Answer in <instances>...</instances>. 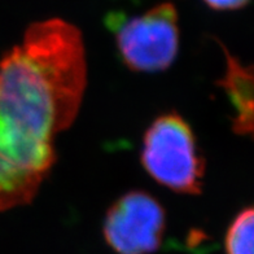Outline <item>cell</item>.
Returning a JSON list of instances; mask_svg holds the SVG:
<instances>
[{
    "mask_svg": "<svg viewBox=\"0 0 254 254\" xmlns=\"http://www.w3.org/2000/svg\"><path fill=\"white\" fill-rule=\"evenodd\" d=\"M87 83L82 34L60 18L35 22L0 63V210L29 204L73 124Z\"/></svg>",
    "mask_w": 254,
    "mask_h": 254,
    "instance_id": "1",
    "label": "cell"
},
{
    "mask_svg": "<svg viewBox=\"0 0 254 254\" xmlns=\"http://www.w3.org/2000/svg\"><path fill=\"white\" fill-rule=\"evenodd\" d=\"M141 162L154 181L179 192L197 194L204 178V161L190 127L178 114L154 121L144 136Z\"/></svg>",
    "mask_w": 254,
    "mask_h": 254,
    "instance_id": "2",
    "label": "cell"
},
{
    "mask_svg": "<svg viewBox=\"0 0 254 254\" xmlns=\"http://www.w3.org/2000/svg\"><path fill=\"white\" fill-rule=\"evenodd\" d=\"M108 25L116 35L122 60L132 70H165L177 57L179 30L173 4H158L131 18L112 13L108 16Z\"/></svg>",
    "mask_w": 254,
    "mask_h": 254,
    "instance_id": "3",
    "label": "cell"
},
{
    "mask_svg": "<svg viewBox=\"0 0 254 254\" xmlns=\"http://www.w3.org/2000/svg\"><path fill=\"white\" fill-rule=\"evenodd\" d=\"M165 211L151 194L132 190L113 205L104 222V236L118 254H151L161 245Z\"/></svg>",
    "mask_w": 254,
    "mask_h": 254,
    "instance_id": "4",
    "label": "cell"
},
{
    "mask_svg": "<svg viewBox=\"0 0 254 254\" xmlns=\"http://www.w3.org/2000/svg\"><path fill=\"white\" fill-rule=\"evenodd\" d=\"M227 69L218 83L224 88L235 108L234 130L240 135L253 130V67L243 66L236 57L224 48Z\"/></svg>",
    "mask_w": 254,
    "mask_h": 254,
    "instance_id": "5",
    "label": "cell"
},
{
    "mask_svg": "<svg viewBox=\"0 0 254 254\" xmlns=\"http://www.w3.org/2000/svg\"><path fill=\"white\" fill-rule=\"evenodd\" d=\"M254 213L252 207L241 211L226 235L227 254H253Z\"/></svg>",
    "mask_w": 254,
    "mask_h": 254,
    "instance_id": "6",
    "label": "cell"
},
{
    "mask_svg": "<svg viewBox=\"0 0 254 254\" xmlns=\"http://www.w3.org/2000/svg\"><path fill=\"white\" fill-rule=\"evenodd\" d=\"M204 1L213 9L231 10L244 7L249 0H204Z\"/></svg>",
    "mask_w": 254,
    "mask_h": 254,
    "instance_id": "7",
    "label": "cell"
}]
</instances>
